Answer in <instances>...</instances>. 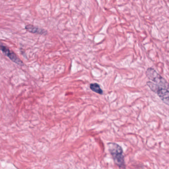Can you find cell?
<instances>
[{"mask_svg": "<svg viewBox=\"0 0 169 169\" xmlns=\"http://www.w3.org/2000/svg\"><path fill=\"white\" fill-rule=\"evenodd\" d=\"M108 150L112 156L116 165L120 169H126L124 156L123 155V149L119 145L114 142L108 144Z\"/></svg>", "mask_w": 169, "mask_h": 169, "instance_id": "6da1fadb", "label": "cell"}, {"mask_svg": "<svg viewBox=\"0 0 169 169\" xmlns=\"http://www.w3.org/2000/svg\"><path fill=\"white\" fill-rule=\"evenodd\" d=\"M146 75L149 80L164 88H169V83L163 77L152 68H149L146 71Z\"/></svg>", "mask_w": 169, "mask_h": 169, "instance_id": "7a4b0ae2", "label": "cell"}, {"mask_svg": "<svg viewBox=\"0 0 169 169\" xmlns=\"http://www.w3.org/2000/svg\"><path fill=\"white\" fill-rule=\"evenodd\" d=\"M146 84L153 92L158 95L164 103L169 106V91L168 89L159 86L151 81H147Z\"/></svg>", "mask_w": 169, "mask_h": 169, "instance_id": "3957f363", "label": "cell"}, {"mask_svg": "<svg viewBox=\"0 0 169 169\" xmlns=\"http://www.w3.org/2000/svg\"><path fill=\"white\" fill-rule=\"evenodd\" d=\"M0 50L2 51L5 56L8 57L12 62L18 65L19 66H21V67L24 66V63L19 58L17 55L15 54L13 51H11L9 48L6 47V46H5L1 42H0Z\"/></svg>", "mask_w": 169, "mask_h": 169, "instance_id": "277c9868", "label": "cell"}, {"mask_svg": "<svg viewBox=\"0 0 169 169\" xmlns=\"http://www.w3.org/2000/svg\"><path fill=\"white\" fill-rule=\"evenodd\" d=\"M25 29L28 32L34 33V34L46 35L47 33L46 30L42 28H39L38 27L34 26L33 25H28L25 26Z\"/></svg>", "mask_w": 169, "mask_h": 169, "instance_id": "5b68a950", "label": "cell"}, {"mask_svg": "<svg viewBox=\"0 0 169 169\" xmlns=\"http://www.w3.org/2000/svg\"><path fill=\"white\" fill-rule=\"evenodd\" d=\"M89 88L93 92L102 95L103 93V90L100 88V85L97 83H91L89 85Z\"/></svg>", "mask_w": 169, "mask_h": 169, "instance_id": "8992f818", "label": "cell"}]
</instances>
